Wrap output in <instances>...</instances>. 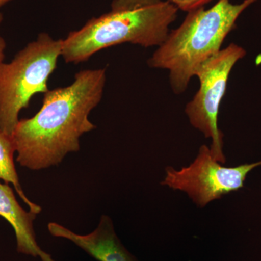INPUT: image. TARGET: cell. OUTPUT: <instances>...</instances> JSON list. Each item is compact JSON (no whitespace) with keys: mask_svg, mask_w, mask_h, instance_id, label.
Returning <instances> with one entry per match:
<instances>
[{"mask_svg":"<svg viewBox=\"0 0 261 261\" xmlns=\"http://www.w3.org/2000/svg\"><path fill=\"white\" fill-rule=\"evenodd\" d=\"M106 69L81 70L73 83L44 94L41 109L19 121L13 135L20 166L41 171L80 150V138L97 126L89 119L102 99Z\"/></svg>","mask_w":261,"mask_h":261,"instance_id":"cell-1","label":"cell"},{"mask_svg":"<svg viewBox=\"0 0 261 261\" xmlns=\"http://www.w3.org/2000/svg\"><path fill=\"white\" fill-rule=\"evenodd\" d=\"M178 10L168 0H113L109 12L69 33L62 43L61 56L67 63L79 64L97 51L123 43L159 47Z\"/></svg>","mask_w":261,"mask_h":261,"instance_id":"cell-2","label":"cell"},{"mask_svg":"<svg viewBox=\"0 0 261 261\" xmlns=\"http://www.w3.org/2000/svg\"><path fill=\"white\" fill-rule=\"evenodd\" d=\"M257 1L232 4L230 0H219L209 9L202 7L188 12L149 58V66L168 70L173 92L183 93L201 65L221 50L240 15Z\"/></svg>","mask_w":261,"mask_h":261,"instance_id":"cell-3","label":"cell"},{"mask_svg":"<svg viewBox=\"0 0 261 261\" xmlns=\"http://www.w3.org/2000/svg\"><path fill=\"white\" fill-rule=\"evenodd\" d=\"M62 43V39L42 33L13 61L0 64V130L3 133L13 137L20 111L29 108L34 95L49 90L48 80L61 56Z\"/></svg>","mask_w":261,"mask_h":261,"instance_id":"cell-4","label":"cell"},{"mask_svg":"<svg viewBox=\"0 0 261 261\" xmlns=\"http://www.w3.org/2000/svg\"><path fill=\"white\" fill-rule=\"evenodd\" d=\"M245 55L243 47L232 43L206 61L195 75L200 81V88L185 108L192 126L200 130L206 138L212 139L211 154L221 164L226 162V158L223 152L224 135L218 126L220 106L230 73Z\"/></svg>","mask_w":261,"mask_h":261,"instance_id":"cell-5","label":"cell"},{"mask_svg":"<svg viewBox=\"0 0 261 261\" xmlns=\"http://www.w3.org/2000/svg\"><path fill=\"white\" fill-rule=\"evenodd\" d=\"M260 166L261 161L224 167L213 158L211 149L203 145L190 166L181 170L166 168V177L161 185L186 192L196 205L203 207L222 196L243 188L248 173Z\"/></svg>","mask_w":261,"mask_h":261,"instance_id":"cell-6","label":"cell"},{"mask_svg":"<svg viewBox=\"0 0 261 261\" xmlns=\"http://www.w3.org/2000/svg\"><path fill=\"white\" fill-rule=\"evenodd\" d=\"M47 228L53 237L69 240L98 261H138L123 246L107 215L101 216L97 227L88 234H79L56 222Z\"/></svg>","mask_w":261,"mask_h":261,"instance_id":"cell-7","label":"cell"},{"mask_svg":"<svg viewBox=\"0 0 261 261\" xmlns=\"http://www.w3.org/2000/svg\"><path fill=\"white\" fill-rule=\"evenodd\" d=\"M37 216V214L24 210L20 205L8 184L0 182V217L6 220L14 229L17 252L42 261H56L37 243L34 226Z\"/></svg>","mask_w":261,"mask_h":261,"instance_id":"cell-8","label":"cell"},{"mask_svg":"<svg viewBox=\"0 0 261 261\" xmlns=\"http://www.w3.org/2000/svg\"><path fill=\"white\" fill-rule=\"evenodd\" d=\"M15 152H16V148L13 137L0 130V180H3L8 185H13L19 197L28 206L29 211L34 214H39L42 212V207L29 200V197L24 193L19 181L18 173L15 166Z\"/></svg>","mask_w":261,"mask_h":261,"instance_id":"cell-9","label":"cell"},{"mask_svg":"<svg viewBox=\"0 0 261 261\" xmlns=\"http://www.w3.org/2000/svg\"><path fill=\"white\" fill-rule=\"evenodd\" d=\"M170 3L176 7L178 10L188 12L205 7L206 4L213 0H168Z\"/></svg>","mask_w":261,"mask_h":261,"instance_id":"cell-10","label":"cell"},{"mask_svg":"<svg viewBox=\"0 0 261 261\" xmlns=\"http://www.w3.org/2000/svg\"><path fill=\"white\" fill-rule=\"evenodd\" d=\"M3 19H4V16H3V13L0 12V25L3 23ZM6 47V42H5L4 38L2 37L1 34H0V64L4 63Z\"/></svg>","mask_w":261,"mask_h":261,"instance_id":"cell-11","label":"cell"},{"mask_svg":"<svg viewBox=\"0 0 261 261\" xmlns=\"http://www.w3.org/2000/svg\"><path fill=\"white\" fill-rule=\"evenodd\" d=\"M12 0H0V8L4 6V5L8 4V3H10Z\"/></svg>","mask_w":261,"mask_h":261,"instance_id":"cell-12","label":"cell"}]
</instances>
